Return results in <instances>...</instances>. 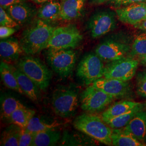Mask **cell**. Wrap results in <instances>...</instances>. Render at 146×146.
Listing matches in <instances>:
<instances>
[{"label":"cell","instance_id":"obj_1","mask_svg":"<svg viewBox=\"0 0 146 146\" xmlns=\"http://www.w3.org/2000/svg\"><path fill=\"white\" fill-rule=\"evenodd\" d=\"M55 28L49 22L38 19L22 34L20 42L24 52L33 55L47 48Z\"/></svg>","mask_w":146,"mask_h":146},{"label":"cell","instance_id":"obj_2","mask_svg":"<svg viewBox=\"0 0 146 146\" xmlns=\"http://www.w3.org/2000/svg\"><path fill=\"white\" fill-rule=\"evenodd\" d=\"M74 127L106 145H112V129L102 117L93 114H84L74 121Z\"/></svg>","mask_w":146,"mask_h":146},{"label":"cell","instance_id":"obj_3","mask_svg":"<svg viewBox=\"0 0 146 146\" xmlns=\"http://www.w3.org/2000/svg\"><path fill=\"white\" fill-rule=\"evenodd\" d=\"M131 48L129 37L120 35L107 38L100 43L95 49V54L102 60L110 62L126 57Z\"/></svg>","mask_w":146,"mask_h":146},{"label":"cell","instance_id":"obj_4","mask_svg":"<svg viewBox=\"0 0 146 146\" xmlns=\"http://www.w3.org/2000/svg\"><path fill=\"white\" fill-rule=\"evenodd\" d=\"M17 68L31 79L38 88L44 90L48 87L52 74L38 59L31 56L21 58L17 63Z\"/></svg>","mask_w":146,"mask_h":146},{"label":"cell","instance_id":"obj_5","mask_svg":"<svg viewBox=\"0 0 146 146\" xmlns=\"http://www.w3.org/2000/svg\"><path fill=\"white\" fill-rule=\"evenodd\" d=\"M47 61L52 70L61 77H67L73 71L76 53L70 49L48 48Z\"/></svg>","mask_w":146,"mask_h":146},{"label":"cell","instance_id":"obj_6","mask_svg":"<svg viewBox=\"0 0 146 146\" xmlns=\"http://www.w3.org/2000/svg\"><path fill=\"white\" fill-rule=\"evenodd\" d=\"M116 17V12L109 9L94 12L88 22V28L92 38H99L114 30L117 26Z\"/></svg>","mask_w":146,"mask_h":146},{"label":"cell","instance_id":"obj_7","mask_svg":"<svg viewBox=\"0 0 146 146\" xmlns=\"http://www.w3.org/2000/svg\"><path fill=\"white\" fill-rule=\"evenodd\" d=\"M83 38L74 25L59 27L55 29L48 42L47 48L70 49L77 47Z\"/></svg>","mask_w":146,"mask_h":146},{"label":"cell","instance_id":"obj_8","mask_svg":"<svg viewBox=\"0 0 146 146\" xmlns=\"http://www.w3.org/2000/svg\"><path fill=\"white\" fill-rule=\"evenodd\" d=\"M77 93L71 89H57L52 95V106L55 113L62 117H69L75 114L78 107Z\"/></svg>","mask_w":146,"mask_h":146},{"label":"cell","instance_id":"obj_9","mask_svg":"<svg viewBox=\"0 0 146 146\" xmlns=\"http://www.w3.org/2000/svg\"><path fill=\"white\" fill-rule=\"evenodd\" d=\"M139 59L125 57L110 62L104 68V78L128 81L134 77L139 64Z\"/></svg>","mask_w":146,"mask_h":146},{"label":"cell","instance_id":"obj_10","mask_svg":"<svg viewBox=\"0 0 146 146\" xmlns=\"http://www.w3.org/2000/svg\"><path fill=\"white\" fill-rule=\"evenodd\" d=\"M96 54H88L78 63L77 75L87 85L92 84L104 75V64Z\"/></svg>","mask_w":146,"mask_h":146},{"label":"cell","instance_id":"obj_11","mask_svg":"<svg viewBox=\"0 0 146 146\" xmlns=\"http://www.w3.org/2000/svg\"><path fill=\"white\" fill-rule=\"evenodd\" d=\"M114 98L90 85L81 96V108L88 113L102 111Z\"/></svg>","mask_w":146,"mask_h":146},{"label":"cell","instance_id":"obj_12","mask_svg":"<svg viewBox=\"0 0 146 146\" xmlns=\"http://www.w3.org/2000/svg\"><path fill=\"white\" fill-rule=\"evenodd\" d=\"M115 12L121 22L134 26L146 20V3H133L119 8Z\"/></svg>","mask_w":146,"mask_h":146},{"label":"cell","instance_id":"obj_13","mask_svg":"<svg viewBox=\"0 0 146 146\" xmlns=\"http://www.w3.org/2000/svg\"><path fill=\"white\" fill-rule=\"evenodd\" d=\"M105 93L115 98H122L131 92V87L128 81L113 78H99L91 84Z\"/></svg>","mask_w":146,"mask_h":146},{"label":"cell","instance_id":"obj_14","mask_svg":"<svg viewBox=\"0 0 146 146\" xmlns=\"http://www.w3.org/2000/svg\"><path fill=\"white\" fill-rule=\"evenodd\" d=\"M5 10L20 26L29 22L37 13L36 7L27 2L11 5Z\"/></svg>","mask_w":146,"mask_h":146},{"label":"cell","instance_id":"obj_15","mask_svg":"<svg viewBox=\"0 0 146 146\" xmlns=\"http://www.w3.org/2000/svg\"><path fill=\"white\" fill-rule=\"evenodd\" d=\"M123 129L139 141H145L146 139V110H142L137 112Z\"/></svg>","mask_w":146,"mask_h":146},{"label":"cell","instance_id":"obj_16","mask_svg":"<svg viewBox=\"0 0 146 146\" xmlns=\"http://www.w3.org/2000/svg\"><path fill=\"white\" fill-rule=\"evenodd\" d=\"M24 52L20 42L14 37L1 39L0 42L1 58L5 61L17 60Z\"/></svg>","mask_w":146,"mask_h":146},{"label":"cell","instance_id":"obj_17","mask_svg":"<svg viewBox=\"0 0 146 146\" xmlns=\"http://www.w3.org/2000/svg\"><path fill=\"white\" fill-rule=\"evenodd\" d=\"M85 2L86 0H62L60 19L70 21L80 17L84 11Z\"/></svg>","mask_w":146,"mask_h":146},{"label":"cell","instance_id":"obj_18","mask_svg":"<svg viewBox=\"0 0 146 146\" xmlns=\"http://www.w3.org/2000/svg\"><path fill=\"white\" fill-rule=\"evenodd\" d=\"M13 73L22 90L33 101H37L38 98V87L33 81L18 68L11 66Z\"/></svg>","mask_w":146,"mask_h":146},{"label":"cell","instance_id":"obj_19","mask_svg":"<svg viewBox=\"0 0 146 146\" xmlns=\"http://www.w3.org/2000/svg\"><path fill=\"white\" fill-rule=\"evenodd\" d=\"M141 104L140 102L126 100L117 102L104 111L101 117L106 122L107 120L125 114Z\"/></svg>","mask_w":146,"mask_h":146},{"label":"cell","instance_id":"obj_20","mask_svg":"<svg viewBox=\"0 0 146 146\" xmlns=\"http://www.w3.org/2000/svg\"><path fill=\"white\" fill-rule=\"evenodd\" d=\"M112 145L115 146H146L129 133L124 131L123 128L113 129L111 135Z\"/></svg>","mask_w":146,"mask_h":146},{"label":"cell","instance_id":"obj_21","mask_svg":"<svg viewBox=\"0 0 146 146\" xmlns=\"http://www.w3.org/2000/svg\"><path fill=\"white\" fill-rule=\"evenodd\" d=\"M60 13L61 3L52 1L43 5L37 11V16L38 19L49 22L60 19Z\"/></svg>","mask_w":146,"mask_h":146},{"label":"cell","instance_id":"obj_22","mask_svg":"<svg viewBox=\"0 0 146 146\" xmlns=\"http://www.w3.org/2000/svg\"><path fill=\"white\" fill-rule=\"evenodd\" d=\"M61 137L60 131L55 129L35 133L33 146H55Z\"/></svg>","mask_w":146,"mask_h":146},{"label":"cell","instance_id":"obj_23","mask_svg":"<svg viewBox=\"0 0 146 146\" xmlns=\"http://www.w3.org/2000/svg\"><path fill=\"white\" fill-rule=\"evenodd\" d=\"M0 74L2 81L6 87L20 94H24L18 84L11 65H9L7 63L1 62L0 65Z\"/></svg>","mask_w":146,"mask_h":146},{"label":"cell","instance_id":"obj_24","mask_svg":"<svg viewBox=\"0 0 146 146\" xmlns=\"http://www.w3.org/2000/svg\"><path fill=\"white\" fill-rule=\"evenodd\" d=\"M145 106V104L141 103V104L138 105L125 114L107 120L105 122L112 129L123 128L129 123L137 112L143 110Z\"/></svg>","mask_w":146,"mask_h":146},{"label":"cell","instance_id":"obj_25","mask_svg":"<svg viewBox=\"0 0 146 146\" xmlns=\"http://www.w3.org/2000/svg\"><path fill=\"white\" fill-rule=\"evenodd\" d=\"M35 111L27 108L26 107L20 108L11 114L9 120L21 128H27L29 122L34 116Z\"/></svg>","mask_w":146,"mask_h":146},{"label":"cell","instance_id":"obj_26","mask_svg":"<svg viewBox=\"0 0 146 146\" xmlns=\"http://www.w3.org/2000/svg\"><path fill=\"white\" fill-rule=\"evenodd\" d=\"M21 127L13 124L9 126L2 134L1 146H19Z\"/></svg>","mask_w":146,"mask_h":146},{"label":"cell","instance_id":"obj_27","mask_svg":"<svg viewBox=\"0 0 146 146\" xmlns=\"http://www.w3.org/2000/svg\"><path fill=\"white\" fill-rule=\"evenodd\" d=\"M142 31L136 36L132 43L129 57L138 58L146 55V32Z\"/></svg>","mask_w":146,"mask_h":146},{"label":"cell","instance_id":"obj_28","mask_svg":"<svg viewBox=\"0 0 146 146\" xmlns=\"http://www.w3.org/2000/svg\"><path fill=\"white\" fill-rule=\"evenodd\" d=\"M25 107L21 102L13 97H7L3 100L1 103L2 117L9 119L11 114L16 110Z\"/></svg>","mask_w":146,"mask_h":146},{"label":"cell","instance_id":"obj_29","mask_svg":"<svg viewBox=\"0 0 146 146\" xmlns=\"http://www.w3.org/2000/svg\"><path fill=\"white\" fill-rule=\"evenodd\" d=\"M58 125L56 123H50L41 120L38 117H33L31 119L26 128L33 133H36L43 131L55 129Z\"/></svg>","mask_w":146,"mask_h":146},{"label":"cell","instance_id":"obj_30","mask_svg":"<svg viewBox=\"0 0 146 146\" xmlns=\"http://www.w3.org/2000/svg\"><path fill=\"white\" fill-rule=\"evenodd\" d=\"M34 136V133L28 130L26 128H21L19 137V146H33Z\"/></svg>","mask_w":146,"mask_h":146},{"label":"cell","instance_id":"obj_31","mask_svg":"<svg viewBox=\"0 0 146 146\" xmlns=\"http://www.w3.org/2000/svg\"><path fill=\"white\" fill-rule=\"evenodd\" d=\"M0 25L11 28H17L20 26L2 7H0Z\"/></svg>","mask_w":146,"mask_h":146},{"label":"cell","instance_id":"obj_32","mask_svg":"<svg viewBox=\"0 0 146 146\" xmlns=\"http://www.w3.org/2000/svg\"><path fill=\"white\" fill-rule=\"evenodd\" d=\"M136 79L137 93L142 98L146 99V72L139 73Z\"/></svg>","mask_w":146,"mask_h":146},{"label":"cell","instance_id":"obj_33","mask_svg":"<svg viewBox=\"0 0 146 146\" xmlns=\"http://www.w3.org/2000/svg\"><path fill=\"white\" fill-rule=\"evenodd\" d=\"M139 2H146V0H110L108 3L116 7H121Z\"/></svg>","mask_w":146,"mask_h":146},{"label":"cell","instance_id":"obj_34","mask_svg":"<svg viewBox=\"0 0 146 146\" xmlns=\"http://www.w3.org/2000/svg\"><path fill=\"white\" fill-rule=\"evenodd\" d=\"M15 28H11L9 27H0V38L1 39H5L8 38L15 33Z\"/></svg>","mask_w":146,"mask_h":146},{"label":"cell","instance_id":"obj_35","mask_svg":"<svg viewBox=\"0 0 146 146\" xmlns=\"http://www.w3.org/2000/svg\"><path fill=\"white\" fill-rule=\"evenodd\" d=\"M26 0H0V5L1 7L6 9L11 5L23 2H26Z\"/></svg>","mask_w":146,"mask_h":146},{"label":"cell","instance_id":"obj_36","mask_svg":"<svg viewBox=\"0 0 146 146\" xmlns=\"http://www.w3.org/2000/svg\"><path fill=\"white\" fill-rule=\"evenodd\" d=\"M110 0H90L89 3L92 5H99L104 3L108 2Z\"/></svg>","mask_w":146,"mask_h":146},{"label":"cell","instance_id":"obj_37","mask_svg":"<svg viewBox=\"0 0 146 146\" xmlns=\"http://www.w3.org/2000/svg\"><path fill=\"white\" fill-rule=\"evenodd\" d=\"M134 27H135L136 28H137L139 29H140L142 31L146 32V20H145L141 23L134 26Z\"/></svg>","mask_w":146,"mask_h":146},{"label":"cell","instance_id":"obj_38","mask_svg":"<svg viewBox=\"0 0 146 146\" xmlns=\"http://www.w3.org/2000/svg\"><path fill=\"white\" fill-rule=\"evenodd\" d=\"M138 59L141 64L146 67V55L138 57Z\"/></svg>","mask_w":146,"mask_h":146},{"label":"cell","instance_id":"obj_39","mask_svg":"<svg viewBox=\"0 0 146 146\" xmlns=\"http://www.w3.org/2000/svg\"><path fill=\"white\" fill-rule=\"evenodd\" d=\"M31 1L37 4H42L46 2L48 0H31Z\"/></svg>","mask_w":146,"mask_h":146},{"label":"cell","instance_id":"obj_40","mask_svg":"<svg viewBox=\"0 0 146 146\" xmlns=\"http://www.w3.org/2000/svg\"></svg>","mask_w":146,"mask_h":146}]
</instances>
